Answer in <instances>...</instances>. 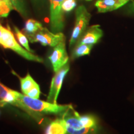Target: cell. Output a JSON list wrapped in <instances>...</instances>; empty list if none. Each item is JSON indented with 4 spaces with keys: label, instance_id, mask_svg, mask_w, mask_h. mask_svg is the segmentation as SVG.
Wrapping results in <instances>:
<instances>
[{
    "label": "cell",
    "instance_id": "obj_8",
    "mask_svg": "<svg viewBox=\"0 0 134 134\" xmlns=\"http://www.w3.org/2000/svg\"><path fill=\"white\" fill-rule=\"evenodd\" d=\"M48 59L52 63L53 71L57 72L62 67L68 63V54H67L65 40L53 47V50L51 54L48 57Z\"/></svg>",
    "mask_w": 134,
    "mask_h": 134
},
{
    "label": "cell",
    "instance_id": "obj_20",
    "mask_svg": "<svg viewBox=\"0 0 134 134\" xmlns=\"http://www.w3.org/2000/svg\"><path fill=\"white\" fill-rule=\"evenodd\" d=\"M40 94H41V90H40L39 85L37 83L29 91H27L24 95L30 97V98L34 99H38L39 98Z\"/></svg>",
    "mask_w": 134,
    "mask_h": 134
},
{
    "label": "cell",
    "instance_id": "obj_6",
    "mask_svg": "<svg viewBox=\"0 0 134 134\" xmlns=\"http://www.w3.org/2000/svg\"><path fill=\"white\" fill-rule=\"evenodd\" d=\"M31 43L38 42L43 46H50L54 47L65 39L64 34L62 32L53 33L46 27H43L39 31L28 38Z\"/></svg>",
    "mask_w": 134,
    "mask_h": 134
},
{
    "label": "cell",
    "instance_id": "obj_11",
    "mask_svg": "<svg viewBox=\"0 0 134 134\" xmlns=\"http://www.w3.org/2000/svg\"><path fill=\"white\" fill-rule=\"evenodd\" d=\"M44 134H66V124L61 115L48 124Z\"/></svg>",
    "mask_w": 134,
    "mask_h": 134
},
{
    "label": "cell",
    "instance_id": "obj_14",
    "mask_svg": "<svg viewBox=\"0 0 134 134\" xmlns=\"http://www.w3.org/2000/svg\"><path fill=\"white\" fill-rule=\"evenodd\" d=\"M80 119L82 124L85 127L94 128V127H100L98 118L93 115H80Z\"/></svg>",
    "mask_w": 134,
    "mask_h": 134
},
{
    "label": "cell",
    "instance_id": "obj_5",
    "mask_svg": "<svg viewBox=\"0 0 134 134\" xmlns=\"http://www.w3.org/2000/svg\"><path fill=\"white\" fill-rule=\"evenodd\" d=\"M64 0H49L50 29L53 33L62 32L65 27L64 12L62 6Z\"/></svg>",
    "mask_w": 134,
    "mask_h": 134
},
{
    "label": "cell",
    "instance_id": "obj_4",
    "mask_svg": "<svg viewBox=\"0 0 134 134\" xmlns=\"http://www.w3.org/2000/svg\"><path fill=\"white\" fill-rule=\"evenodd\" d=\"M91 14L85 6H78L75 11V26L69 41L70 48L74 47L86 31L91 19Z\"/></svg>",
    "mask_w": 134,
    "mask_h": 134
},
{
    "label": "cell",
    "instance_id": "obj_17",
    "mask_svg": "<svg viewBox=\"0 0 134 134\" xmlns=\"http://www.w3.org/2000/svg\"><path fill=\"white\" fill-rule=\"evenodd\" d=\"M20 83H21V91L23 94H25L27 92L29 91L37 83L29 73H27L24 78H20Z\"/></svg>",
    "mask_w": 134,
    "mask_h": 134
},
{
    "label": "cell",
    "instance_id": "obj_7",
    "mask_svg": "<svg viewBox=\"0 0 134 134\" xmlns=\"http://www.w3.org/2000/svg\"><path fill=\"white\" fill-rule=\"evenodd\" d=\"M69 70L70 65L67 63L61 69L55 72V74L52 80L47 101L53 104H57V99L61 90L62 85L65 76L69 71Z\"/></svg>",
    "mask_w": 134,
    "mask_h": 134
},
{
    "label": "cell",
    "instance_id": "obj_18",
    "mask_svg": "<svg viewBox=\"0 0 134 134\" xmlns=\"http://www.w3.org/2000/svg\"><path fill=\"white\" fill-rule=\"evenodd\" d=\"M13 9L11 0H0V18H7Z\"/></svg>",
    "mask_w": 134,
    "mask_h": 134
},
{
    "label": "cell",
    "instance_id": "obj_16",
    "mask_svg": "<svg viewBox=\"0 0 134 134\" xmlns=\"http://www.w3.org/2000/svg\"><path fill=\"white\" fill-rule=\"evenodd\" d=\"M14 10L24 18H27L29 16L27 7L26 0H11Z\"/></svg>",
    "mask_w": 134,
    "mask_h": 134
},
{
    "label": "cell",
    "instance_id": "obj_23",
    "mask_svg": "<svg viewBox=\"0 0 134 134\" xmlns=\"http://www.w3.org/2000/svg\"><path fill=\"white\" fill-rule=\"evenodd\" d=\"M129 11L132 14L134 15V1L132 0L131 3L129 6Z\"/></svg>",
    "mask_w": 134,
    "mask_h": 134
},
{
    "label": "cell",
    "instance_id": "obj_15",
    "mask_svg": "<svg viewBox=\"0 0 134 134\" xmlns=\"http://www.w3.org/2000/svg\"><path fill=\"white\" fill-rule=\"evenodd\" d=\"M14 31L16 35L17 39H18V42L20 43L21 46H23L25 49H26L27 51L30 52L34 53V51L31 49L30 47L29 44V39H28L27 37L24 34V32L20 31L18 29V27H17L16 26H14Z\"/></svg>",
    "mask_w": 134,
    "mask_h": 134
},
{
    "label": "cell",
    "instance_id": "obj_25",
    "mask_svg": "<svg viewBox=\"0 0 134 134\" xmlns=\"http://www.w3.org/2000/svg\"><path fill=\"white\" fill-rule=\"evenodd\" d=\"M0 104H1V105H3V106H4V105H6V103H3V101H1V100H0Z\"/></svg>",
    "mask_w": 134,
    "mask_h": 134
},
{
    "label": "cell",
    "instance_id": "obj_12",
    "mask_svg": "<svg viewBox=\"0 0 134 134\" xmlns=\"http://www.w3.org/2000/svg\"><path fill=\"white\" fill-rule=\"evenodd\" d=\"M43 27L42 24L40 22L34 19H28L25 23L23 32L27 38H29V37L34 36Z\"/></svg>",
    "mask_w": 134,
    "mask_h": 134
},
{
    "label": "cell",
    "instance_id": "obj_2",
    "mask_svg": "<svg viewBox=\"0 0 134 134\" xmlns=\"http://www.w3.org/2000/svg\"><path fill=\"white\" fill-rule=\"evenodd\" d=\"M65 120L66 134H102L100 127L88 128L84 127L80 119V114L73 105L60 115Z\"/></svg>",
    "mask_w": 134,
    "mask_h": 134
},
{
    "label": "cell",
    "instance_id": "obj_22",
    "mask_svg": "<svg viewBox=\"0 0 134 134\" xmlns=\"http://www.w3.org/2000/svg\"><path fill=\"white\" fill-rule=\"evenodd\" d=\"M11 90V89L5 86L4 85L0 83V100L1 101L3 102V99L5 98V97L7 96L8 94L9 93Z\"/></svg>",
    "mask_w": 134,
    "mask_h": 134
},
{
    "label": "cell",
    "instance_id": "obj_10",
    "mask_svg": "<svg viewBox=\"0 0 134 134\" xmlns=\"http://www.w3.org/2000/svg\"><path fill=\"white\" fill-rule=\"evenodd\" d=\"M130 1L132 0H98L95 3V6L98 13H104L119 9Z\"/></svg>",
    "mask_w": 134,
    "mask_h": 134
},
{
    "label": "cell",
    "instance_id": "obj_26",
    "mask_svg": "<svg viewBox=\"0 0 134 134\" xmlns=\"http://www.w3.org/2000/svg\"><path fill=\"white\" fill-rule=\"evenodd\" d=\"M2 106H3V105H1V104H0V107H2Z\"/></svg>",
    "mask_w": 134,
    "mask_h": 134
},
{
    "label": "cell",
    "instance_id": "obj_1",
    "mask_svg": "<svg viewBox=\"0 0 134 134\" xmlns=\"http://www.w3.org/2000/svg\"><path fill=\"white\" fill-rule=\"evenodd\" d=\"M17 98L24 104L29 109L38 113L61 115L72 105L71 104L60 105L41 100L38 99H34L19 92H17Z\"/></svg>",
    "mask_w": 134,
    "mask_h": 134
},
{
    "label": "cell",
    "instance_id": "obj_27",
    "mask_svg": "<svg viewBox=\"0 0 134 134\" xmlns=\"http://www.w3.org/2000/svg\"><path fill=\"white\" fill-rule=\"evenodd\" d=\"M86 1H92V0H86Z\"/></svg>",
    "mask_w": 134,
    "mask_h": 134
},
{
    "label": "cell",
    "instance_id": "obj_19",
    "mask_svg": "<svg viewBox=\"0 0 134 134\" xmlns=\"http://www.w3.org/2000/svg\"><path fill=\"white\" fill-rule=\"evenodd\" d=\"M76 6V0H64L62 9L63 12H70Z\"/></svg>",
    "mask_w": 134,
    "mask_h": 134
},
{
    "label": "cell",
    "instance_id": "obj_13",
    "mask_svg": "<svg viewBox=\"0 0 134 134\" xmlns=\"http://www.w3.org/2000/svg\"><path fill=\"white\" fill-rule=\"evenodd\" d=\"M93 45L76 43L71 53V60H75L81 57L88 55L91 52Z\"/></svg>",
    "mask_w": 134,
    "mask_h": 134
},
{
    "label": "cell",
    "instance_id": "obj_21",
    "mask_svg": "<svg viewBox=\"0 0 134 134\" xmlns=\"http://www.w3.org/2000/svg\"><path fill=\"white\" fill-rule=\"evenodd\" d=\"M34 8L37 11H42L45 9L47 0H31Z\"/></svg>",
    "mask_w": 134,
    "mask_h": 134
},
{
    "label": "cell",
    "instance_id": "obj_9",
    "mask_svg": "<svg viewBox=\"0 0 134 134\" xmlns=\"http://www.w3.org/2000/svg\"><path fill=\"white\" fill-rule=\"evenodd\" d=\"M103 36V30L99 25H93L86 29L77 43L93 45L98 43Z\"/></svg>",
    "mask_w": 134,
    "mask_h": 134
},
{
    "label": "cell",
    "instance_id": "obj_3",
    "mask_svg": "<svg viewBox=\"0 0 134 134\" xmlns=\"http://www.w3.org/2000/svg\"><path fill=\"white\" fill-rule=\"evenodd\" d=\"M1 28L3 34V41L1 44L3 47L12 50L22 57L30 61L36 62L38 63L43 62L42 58L34 54L33 53L27 51L24 48H23V47L21 46L19 43H18L8 25H7V27H3L1 25Z\"/></svg>",
    "mask_w": 134,
    "mask_h": 134
},
{
    "label": "cell",
    "instance_id": "obj_24",
    "mask_svg": "<svg viewBox=\"0 0 134 134\" xmlns=\"http://www.w3.org/2000/svg\"><path fill=\"white\" fill-rule=\"evenodd\" d=\"M1 24L0 23V46H1L2 44V41H3V34H2V31H1Z\"/></svg>",
    "mask_w": 134,
    "mask_h": 134
}]
</instances>
